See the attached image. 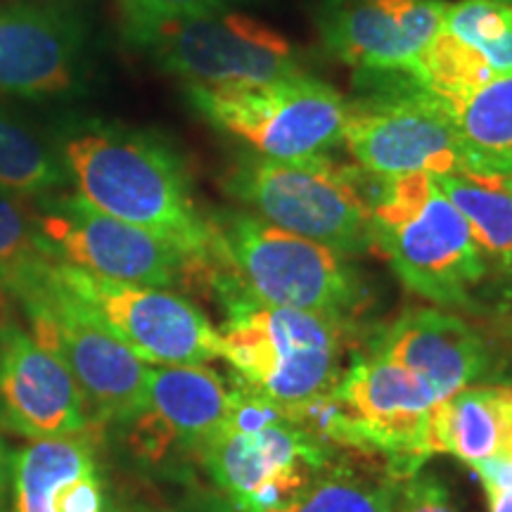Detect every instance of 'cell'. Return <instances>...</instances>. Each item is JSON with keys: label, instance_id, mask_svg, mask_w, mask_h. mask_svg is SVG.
Instances as JSON below:
<instances>
[{"label": "cell", "instance_id": "cell-11", "mask_svg": "<svg viewBox=\"0 0 512 512\" xmlns=\"http://www.w3.org/2000/svg\"><path fill=\"white\" fill-rule=\"evenodd\" d=\"M19 306L31 337L69 368L93 420L126 422L140 411L150 366L60 283L55 268Z\"/></svg>", "mask_w": 512, "mask_h": 512}, {"label": "cell", "instance_id": "cell-5", "mask_svg": "<svg viewBox=\"0 0 512 512\" xmlns=\"http://www.w3.org/2000/svg\"><path fill=\"white\" fill-rule=\"evenodd\" d=\"M368 174L328 152L304 159H242L228 171L226 190L254 216L335 249L342 256L375 254L373 190Z\"/></svg>", "mask_w": 512, "mask_h": 512}, {"label": "cell", "instance_id": "cell-20", "mask_svg": "<svg viewBox=\"0 0 512 512\" xmlns=\"http://www.w3.org/2000/svg\"><path fill=\"white\" fill-rule=\"evenodd\" d=\"M512 434V384H472L448 396L432 420L434 453L475 465L491 458Z\"/></svg>", "mask_w": 512, "mask_h": 512}, {"label": "cell", "instance_id": "cell-24", "mask_svg": "<svg viewBox=\"0 0 512 512\" xmlns=\"http://www.w3.org/2000/svg\"><path fill=\"white\" fill-rule=\"evenodd\" d=\"M69 183L55 143L0 105V190L22 200L55 195Z\"/></svg>", "mask_w": 512, "mask_h": 512}, {"label": "cell", "instance_id": "cell-32", "mask_svg": "<svg viewBox=\"0 0 512 512\" xmlns=\"http://www.w3.org/2000/svg\"><path fill=\"white\" fill-rule=\"evenodd\" d=\"M510 183H512V178H510Z\"/></svg>", "mask_w": 512, "mask_h": 512}, {"label": "cell", "instance_id": "cell-31", "mask_svg": "<svg viewBox=\"0 0 512 512\" xmlns=\"http://www.w3.org/2000/svg\"><path fill=\"white\" fill-rule=\"evenodd\" d=\"M503 3H510L512 5V0H503Z\"/></svg>", "mask_w": 512, "mask_h": 512}, {"label": "cell", "instance_id": "cell-22", "mask_svg": "<svg viewBox=\"0 0 512 512\" xmlns=\"http://www.w3.org/2000/svg\"><path fill=\"white\" fill-rule=\"evenodd\" d=\"M451 110L475 159L470 178H512V76L477 88Z\"/></svg>", "mask_w": 512, "mask_h": 512}, {"label": "cell", "instance_id": "cell-3", "mask_svg": "<svg viewBox=\"0 0 512 512\" xmlns=\"http://www.w3.org/2000/svg\"><path fill=\"white\" fill-rule=\"evenodd\" d=\"M375 254L413 294L439 309L479 311L489 266L465 216L432 174L375 178Z\"/></svg>", "mask_w": 512, "mask_h": 512}, {"label": "cell", "instance_id": "cell-27", "mask_svg": "<svg viewBox=\"0 0 512 512\" xmlns=\"http://www.w3.org/2000/svg\"><path fill=\"white\" fill-rule=\"evenodd\" d=\"M124 12L147 17H174V15H192V12L219 10L226 0H119Z\"/></svg>", "mask_w": 512, "mask_h": 512}, {"label": "cell", "instance_id": "cell-29", "mask_svg": "<svg viewBox=\"0 0 512 512\" xmlns=\"http://www.w3.org/2000/svg\"><path fill=\"white\" fill-rule=\"evenodd\" d=\"M10 465H12V458L8 456L5 441L0 439V512H3V498H5V491H8V482H10Z\"/></svg>", "mask_w": 512, "mask_h": 512}, {"label": "cell", "instance_id": "cell-18", "mask_svg": "<svg viewBox=\"0 0 512 512\" xmlns=\"http://www.w3.org/2000/svg\"><path fill=\"white\" fill-rule=\"evenodd\" d=\"M370 351L401 363L432 384L441 401L494 370V344L479 325L437 306H415L377 332Z\"/></svg>", "mask_w": 512, "mask_h": 512}, {"label": "cell", "instance_id": "cell-13", "mask_svg": "<svg viewBox=\"0 0 512 512\" xmlns=\"http://www.w3.org/2000/svg\"><path fill=\"white\" fill-rule=\"evenodd\" d=\"M88 69V27L72 0L0 5V95L27 102L72 98Z\"/></svg>", "mask_w": 512, "mask_h": 512}, {"label": "cell", "instance_id": "cell-33", "mask_svg": "<svg viewBox=\"0 0 512 512\" xmlns=\"http://www.w3.org/2000/svg\"><path fill=\"white\" fill-rule=\"evenodd\" d=\"M0 325H3V323H0Z\"/></svg>", "mask_w": 512, "mask_h": 512}, {"label": "cell", "instance_id": "cell-19", "mask_svg": "<svg viewBox=\"0 0 512 512\" xmlns=\"http://www.w3.org/2000/svg\"><path fill=\"white\" fill-rule=\"evenodd\" d=\"M15 512H107L93 434L29 441L12 456Z\"/></svg>", "mask_w": 512, "mask_h": 512}, {"label": "cell", "instance_id": "cell-6", "mask_svg": "<svg viewBox=\"0 0 512 512\" xmlns=\"http://www.w3.org/2000/svg\"><path fill=\"white\" fill-rule=\"evenodd\" d=\"M342 143L373 178L406 174L475 176V159L444 100L406 72L358 74Z\"/></svg>", "mask_w": 512, "mask_h": 512}, {"label": "cell", "instance_id": "cell-4", "mask_svg": "<svg viewBox=\"0 0 512 512\" xmlns=\"http://www.w3.org/2000/svg\"><path fill=\"white\" fill-rule=\"evenodd\" d=\"M214 226L216 266L256 302L313 311L354 323L368 306V287L347 256L287 233L245 211Z\"/></svg>", "mask_w": 512, "mask_h": 512}, {"label": "cell", "instance_id": "cell-14", "mask_svg": "<svg viewBox=\"0 0 512 512\" xmlns=\"http://www.w3.org/2000/svg\"><path fill=\"white\" fill-rule=\"evenodd\" d=\"M444 10V0H316L311 15L325 50L358 74H411Z\"/></svg>", "mask_w": 512, "mask_h": 512}, {"label": "cell", "instance_id": "cell-23", "mask_svg": "<svg viewBox=\"0 0 512 512\" xmlns=\"http://www.w3.org/2000/svg\"><path fill=\"white\" fill-rule=\"evenodd\" d=\"M60 264L38 233L31 202L0 190V292L22 304Z\"/></svg>", "mask_w": 512, "mask_h": 512}, {"label": "cell", "instance_id": "cell-9", "mask_svg": "<svg viewBox=\"0 0 512 512\" xmlns=\"http://www.w3.org/2000/svg\"><path fill=\"white\" fill-rule=\"evenodd\" d=\"M124 36L185 86L271 81L302 74L294 46L283 34L240 15L207 10L147 17L124 12Z\"/></svg>", "mask_w": 512, "mask_h": 512}, {"label": "cell", "instance_id": "cell-25", "mask_svg": "<svg viewBox=\"0 0 512 512\" xmlns=\"http://www.w3.org/2000/svg\"><path fill=\"white\" fill-rule=\"evenodd\" d=\"M401 479L384 470L325 467L313 482L275 512H394Z\"/></svg>", "mask_w": 512, "mask_h": 512}, {"label": "cell", "instance_id": "cell-28", "mask_svg": "<svg viewBox=\"0 0 512 512\" xmlns=\"http://www.w3.org/2000/svg\"><path fill=\"white\" fill-rule=\"evenodd\" d=\"M482 318H486L484 325L491 335L512 347V290Z\"/></svg>", "mask_w": 512, "mask_h": 512}, {"label": "cell", "instance_id": "cell-30", "mask_svg": "<svg viewBox=\"0 0 512 512\" xmlns=\"http://www.w3.org/2000/svg\"><path fill=\"white\" fill-rule=\"evenodd\" d=\"M133 512H174V510H133Z\"/></svg>", "mask_w": 512, "mask_h": 512}, {"label": "cell", "instance_id": "cell-15", "mask_svg": "<svg viewBox=\"0 0 512 512\" xmlns=\"http://www.w3.org/2000/svg\"><path fill=\"white\" fill-rule=\"evenodd\" d=\"M0 422L31 441L91 432V411L69 368L15 323L0 325Z\"/></svg>", "mask_w": 512, "mask_h": 512}, {"label": "cell", "instance_id": "cell-21", "mask_svg": "<svg viewBox=\"0 0 512 512\" xmlns=\"http://www.w3.org/2000/svg\"><path fill=\"white\" fill-rule=\"evenodd\" d=\"M482 249L489 273L512 283V183L510 178L434 176Z\"/></svg>", "mask_w": 512, "mask_h": 512}, {"label": "cell", "instance_id": "cell-26", "mask_svg": "<svg viewBox=\"0 0 512 512\" xmlns=\"http://www.w3.org/2000/svg\"><path fill=\"white\" fill-rule=\"evenodd\" d=\"M394 512H458L451 491L432 472H415L401 486Z\"/></svg>", "mask_w": 512, "mask_h": 512}, {"label": "cell", "instance_id": "cell-1", "mask_svg": "<svg viewBox=\"0 0 512 512\" xmlns=\"http://www.w3.org/2000/svg\"><path fill=\"white\" fill-rule=\"evenodd\" d=\"M55 150L83 200L171 242L214 278V226L197 209L174 147L155 133L81 119L60 128Z\"/></svg>", "mask_w": 512, "mask_h": 512}, {"label": "cell", "instance_id": "cell-2", "mask_svg": "<svg viewBox=\"0 0 512 512\" xmlns=\"http://www.w3.org/2000/svg\"><path fill=\"white\" fill-rule=\"evenodd\" d=\"M211 287L226 306L221 358L233 366L242 387L273 403L285 418L337 387L349 320L256 302L221 268Z\"/></svg>", "mask_w": 512, "mask_h": 512}, {"label": "cell", "instance_id": "cell-8", "mask_svg": "<svg viewBox=\"0 0 512 512\" xmlns=\"http://www.w3.org/2000/svg\"><path fill=\"white\" fill-rule=\"evenodd\" d=\"M192 110L259 157L304 159L342 145L349 100L309 74L271 81L185 86Z\"/></svg>", "mask_w": 512, "mask_h": 512}, {"label": "cell", "instance_id": "cell-17", "mask_svg": "<svg viewBox=\"0 0 512 512\" xmlns=\"http://www.w3.org/2000/svg\"><path fill=\"white\" fill-rule=\"evenodd\" d=\"M233 389L207 363L150 366L140 411L126 420L138 456L162 460L174 448L200 451L228 425Z\"/></svg>", "mask_w": 512, "mask_h": 512}, {"label": "cell", "instance_id": "cell-12", "mask_svg": "<svg viewBox=\"0 0 512 512\" xmlns=\"http://www.w3.org/2000/svg\"><path fill=\"white\" fill-rule=\"evenodd\" d=\"M60 283L131 347L147 366H197L221 358V332L174 290L147 287L55 266Z\"/></svg>", "mask_w": 512, "mask_h": 512}, {"label": "cell", "instance_id": "cell-16", "mask_svg": "<svg viewBox=\"0 0 512 512\" xmlns=\"http://www.w3.org/2000/svg\"><path fill=\"white\" fill-rule=\"evenodd\" d=\"M408 76L448 107L494 79L512 76V5L446 3L437 36Z\"/></svg>", "mask_w": 512, "mask_h": 512}, {"label": "cell", "instance_id": "cell-7", "mask_svg": "<svg viewBox=\"0 0 512 512\" xmlns=\"http://www.w3.org/2000/svg\"><path fill=\"white\" fill-rule=\"evenodd\" d=\"M209 475L240 512H275L328 467V448L273 403L233 389V411L202 448Z\"/></svg>", "mask_w": 512, "mask_h": 512}, {"label": "cell", "instance_id": "cell-10", "mask_svg": "<svg viewBox=\"0 0 512 512\" xmlns=\"http://www.w3.org/2000/svg\"><path fill=\"white\" fill-rule=\"evenodd\" d=\"M41 238L60 264L119 280L174 290L183 283L211 285V273L188 254L147 230L114 219L79 192L29 200Z\"/></svg>", "mask_w": 512, "mask_h": 512}]
</instances>
